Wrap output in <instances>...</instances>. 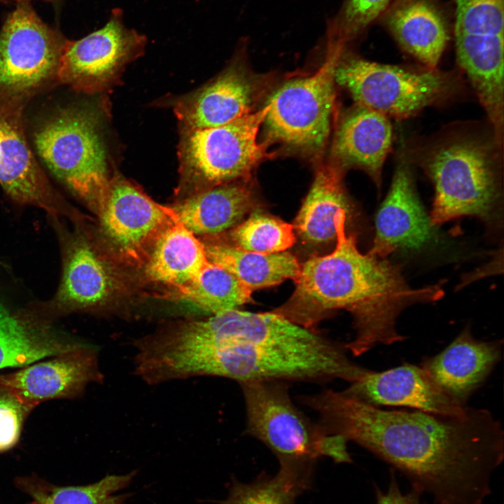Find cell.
Masks as SVG:
<instances>
[{"label":"cell","mask_w":504,"mask_h":504,"mask_svg":"<svg viewBox=\"0 0 504 504\" xmlns=\"http://www.w3.org/2000/svg\"><path fill=\"white\" fill-rule=\"evenodd\" d=\"M144 263L149 280L173 290L191 284L211 264L204 244L178 222L160 234Z\"/></svg>","instance_id":"25"},{"label":"cell","mask_w":504,"mask_h":504,"mask_svg":"<svg viewBox=\"0 0 504 504\" xmlns=\"http://www.w3.org/2000/svg\"><path fill=\"white\" fill-rule=\"evenodd\" d=\"M101 118L91 109L67 110L41 126L34 139L47 169L97 215L111 178Z\"/></svg>","instance_id":"5"},{"label":"cell","mask_w":504,"mask_h":504,"mask_svg":"<svg viewBox=\"0 0 504 504\" xmlns=\"http://www.w3.org/2000/svg\"><path fill=\"white\" fill-rule=\"evenodd\" d=\"M501 346L500 342L475 339L468 326L443 351L420 366L442 393L465 406L500 360Z\"/></svg>","instance_id":"20"},{"label":"cell","mask_w":504,"mask_h":504,"mask_svg":"<svg viewBox=\"0 0 504 504\" xmlns=\"http://www.w3.org/2000/svg\"><path fill=\"white\" fill-rule=\"evenodd\" d=\"M301 402L329 433L366 449L403 474L435 504H482L504 457L500 422L484 409L463 417L383 410L345 390L326 389Z\"/></svg>","instance_id":"1"},{"label":"cell","mask_w":504,"mask_h":504,"mask_svg":"<svg viewBox=\"0 0 504 504\" xmlns=\"http://www.w3.org/2000/svg\"><path fill=\"white\" fill-rule=\"evenodd\" d=\"M204 346L181 363L187 379L224 377L239 384L283 381L325 383L359 379L365 368L352 361L344 344H323L312 330L274 312H225L221 339Z\"/></svg>","instance_id":"3"},{"label":"cell","mask_w":504,"mask_h":504,"mask_svg":"<svg viewBox=\"0 0 504 504\" xmlns=\"http://www.w3.org/2000/svg\"><path fill=\"white\" fill-rule=\"evenodd\" d=\"M14 1H16V0H0V4H8Z\"/></svg>","instance_id":"36"},{"label":"cell","mask_w":504,"mask_h":504,"mask_svg":"<svg viewBox=\"0 0 504 504\" xmlns=\"http://www.w3.org/2000/svg\"><path fill=\"white\" fill-rule=\"evenodd\" d=\"M260 92L259 80L236 62L210 83L180 97L174 111L181 129L217 127L252 113Z\"/></svg>","instance_id":"17"},{"label":"cell","mask_w":504,"mask_h":504,"mask_svg":"<svg viewBox=\"0 0 504 504\" xmlns=\"http://www.w3.org/2000/svg\"><path fill=\"white\" fill-rule=\"evenodd\" d=\"M246 411V431L276 456L280 468L311 474L321 457L327 434L293 402L287 382L262 381L239 384Z\"/></svg>","instance_id":"9"},{"label":"cell","mask_w":504,"mask_h":504,"mask_svg":"<svg viewBox=\"0 0 504 504\" xmlns=\"http://www.w3.org/2000/svg\"><path fill=\"white\" fill-rule=\"evenodd\" d=\"M269 107L228 123L181 129L180 188L190 195L247 176L270 155L258 135Z\"/></svg>","instance_id":"7"},{"label":"cell","mask_w":504,"mask_h":504,"mask_svg":"<svg viewBox=\"0 0 504 504\" xmlns=\"http://www.w3.org/2000/svg\"><path fill=\"white\" fill-rule=\"evenodd\" d=\"M204 246L211 263L230 272L252 291L278 285L288 279L295 281L300 272L298 259L286 251L260 253L226 243Z\"/></svg>","instance_id":"27"},{"label":"cell","mask_w":504,"mask_h":504,"mask_svg":"<svg viewBox=\"0 0 504 504\" xmlns=\"http://www.w3.org/2000/svg\"><path fill=\"white\" fill-rule=\"evenodd\" d=\"M0 186L15 202L43 209L52 218L72 212L53 190L11 121L0 118Z\"/></svg>","instance_id":"22"},{"label":"cell","mask_w":504,"mask_h":504,"mask_svg":"<svg viewBox=\"0 0 504 504\" xmlns=\"http://www.w3.org/2000/svg\"><path fill=\"white\" fill-rule=\"evenodd\" d=\"M424 146L416 162L434 186L433 225L462 216L488 224L500 219L503 143L493 132L449 130Z\"/></svg>","instance_id":"4"},{"label":"cell","mask_w":504,"mask_h":504,"mask_svg":"<svg viewBox=\"0 0 504 504\" xmlns=\"http://www.w3.org/2000/svg\"><path fill=\"white\" fill-rule=\"evenodd\" d=\"M350 207L342 169L337 165L321 166L296 216L293 229L307 245L328 243L337 237V214L344 211L348 214Z\"/></svg>","instance_id":"26"},{"label":"cell","mask_w":504,"mask_h":504,"mask_svg":"<svg viewBox=\"0 0 504 504\" xmlns=\"http://www.w3.org/2000/svg\"><path fill=\"white\" fill-rule=\"evenodd\" d=\"M0 30V89L14 94L57 74L66 38L45 23L30 0H17Z\"/></svg>","instance_id":"12"},{"label":"cell","mask_w":504,"mask_h":504,"mask_svg":"<svg viewBox=\"0 0 504 504\" xmlns=\"http://www.w3.org/2000/svg\"><path fill=\"white\" fill-rule=\"evenodd\" d=\"M344 45L328 38L326 58L318 70L287 81L270 97L263 123L272 140L311 154L324 148L335 103V69Z\"/></svg>","instance_id":"8"},{"label":"cell","mask_w":504,"mask_h":504,"mask_svg":"<svg viewBox=\"0 0 504 504\" xmlns=\"http://www.w3.org/2000/svg\"><path fill=\"white\" fill-rule=\"evenodd\" d=\"M136 471L111 475L84 486H59L36 476L18 478V486L31 500V504H125L130 493L122 492L136 476Z\"/></svg>","instance_id":"28"},{"label":"cell","mask_w":504,"mask_h":504,"mask_svg":"<svg viewBox=\"0 0 504 504\" xmlns=\"http://www.w3.org/2000/svg\"><path fill=\"white\" fill-rule=\"evenodd\" d=\"M376 22L428 69L437 68L453 33V19L443 0H392Z\"/></svg>","instance_id":"18"},{"label":"cell","mask_w":504,"mask_h":504,"mask_svg":"<svg viewBox=\"0 0 504 504\" xmlns=\"http://www.w3.org/2000/svg\"><path fill=\"white\" fill-rule=\"evenodd\" d=\"M345 391L374 406L407 407L446 416L463 417L470 410L442 393L421 366L411 364L382 372L370 370Z\"/></svg>","instance_id":"19"},{"label":"cell","mask_w":504,"mask_h":504,"mask_svg":"<svg viewBox=\"0 0 504 504\" xmlns=\"http://www.w3.org/2000/svg\"><path fill=\"white\" fill-rule=\"evenodd\" d=\"M103 379L98 348L88 342L48 360L0 374L1 386L35 407L49 400L78 398L89 384Z\"/></svg>","instance_id":"15"},{"label":"cell","mask_w":504,"mask_h":504,"mask_svg":"<svg viewBox=\"0 0 504 504\" xmlns=\"http://www.w3.org/2000/svg\"><path fill=\"white\" fill-rule=\"evenodd\" d=\"M62 248L60 281L53 298L37 307L48 318L97 309L106 304L115 286L105 260L83 235L59 227Z\"/></svg>","instance_id":"14"},{"label":"cell","mask_w":504,"mask_h":504,"mask_svg":"<svg viewBox=\"0 0 504 504\" xmlns=\"http://www.w3.org/2000/svg\"><path fill=\"white\" fill-rule=\"evenodd\" d=\"M253 291L227 270L211 264L191 284L167 298L188 302L211 315L251 302Z\"/></svg>","instance_id":"29"},{"label":"cell","mask_w":504,"mask_h":504,"mask_svg":"<svg viewBox=\"0 0 504 504\" xmlns=\"http://www.w3.org/2000/svg\"><path fill=\"white\" fill-rule=\"evenodd\" d=\"M456 57L491 120L503 116L504 0H454Z\"/></svg>","instance_id":"10"},{"label":"cell","mask_w":504,"mask_h":504,"mask_svg":"<svg viewBox=\"0 0 504 504\" xmlns=\"http://www.w3.org/2000/svg\"><path fill=\"white\" fill-rule=\"evenodd\" d=\"M344 45L335 69V81L357 105L387 117L405 118L444 101L458 90L454 73L436 69L417 70L365 59Z\"/></svg>","instance_id":"6"},{"label":"cell","mask_w":504,"mask_h":504,"mask_svg":"<svg viewBox=\"0 0 504 504\" xmlns=\"http://www.w3.org/2000/svg\"><path fill=\"white\" fill-rule=\"evenodd\" d=\"M85 342L56 329L37 307L15 309L0 299V370L22 368Z\"/></svg>","instance_id":"21"},{"label":"cell","mask_w":504,"mask_h":504,"mask_svg":"<svg viewBox=\"0 0 504 504\" xmlns=\"http://www.w3.org/2000/svg\"><path fill=\"white\" fill-rule=\"evenodd\" d=\"M436 230L416 192L409 162L402 158L377 212L369 253L386 258L397 251L420 249L436 239Z\"/></svg>","instance_id":"16"},{"label":"cell","mask_w":504,"mask_h":504,"mask_svg":"<svg viewBox=\"0 0 504 504\" xmlns=\"http://www.w3.org/2000/svg\"><path fill=\"white\" fill-rule=\"evenodd\" d=\"M309 477L280 468L273 477L247 484L234 482L223 504H294Z\"/></svg>","instance_id":"31"},{"label":"cell","mask_w":504,"mask_h":504,"mask_svg":"<svg viewBox=\"0 0 504 504\" xmlns=\"http://www.w3.org/2000/svg\"><path fill=\"white\" fill-rule=\"evenodd\" d=\"M146 43L145 35L125 26L123 11L114 8L100 29L76 41L66 40L56 77L79 92L106 91L144 53Z\"/></svg>","instance_id":"11"},{"label":"cell","mask_w":504,"mask_h":504,"mask_svg":"<svg viewBox=\"0 0 504 504\" xmlns=\"http://www.w3.org/2000/svg\"><path fill=\"white\" fill-rule=\"evenodd\" d=\"M346 213L335 218L337 245L330 254L313 256L300 268L290 299L273 312L304 328L316 325L330 312L346 309L354 318L355 336L345 344L355 356L379 344L390 345L405 337L396 328L406 308L442 298V282L414 288L401 267L369 252L363 254L354 234L347 236Z\"/></svg>","instance_id":"2"},{"label":"cell","mask_w":504,"mask_h":504,"mask_svg":"<svg viewBox=\"0 0 504 504\" xmlns=\"http://www.w3.org/2000/svg\"><path fill=\"white\" fill-rule=\"evenodd\" d=\"M253 205L250 189L234 181L191 195L170 208L175 220L193 234L213 235L240 223Z\"/></svg>","instance_id":"24"},{"label":"cell","mask_w":504,"mask_h":504,"mask_svg":"<svg viewBox=\"0 0 504 504\" xmlns=\"http://www.w3.org/2000/svg\"><path fill=\"white\" fill-rule=\"evenodd\" d=\"M392 0H344L328 23V38L343 43L358 39L377 22Z\"/></svg>","instance_id":"32"},{"label":"cell","mask_w":504,"mask_h":504,"mask_svg":"<svg viewBox=\"0 0 504 504\" xmlns=\"http://www.w3.org/2000/svg\"><path fill=\"white\" fill-rule=\"evenodd\" d=\"M50 2L52 3L55 6L58 7L61 3L62 0H48Z\"/></svg>","instance_id":"35"},{"label":"cell","mask_w":504,"mask_h":504,"mask_svg":"<svg viewBox=\"0 0 504 504\" xmlns=\"http://www.w3.org/2000/svg\"><path fill=\"white\" fill-rule=\"evenodd\" d=\"M392 141L393 130L388 117L356 104L341 120L332 153L341 169H362L379 190L383 166Z\"/></svg>","instance_id":"23"},{"label":"cell","mask_w":504,"mask_h":504,"mask_svg":"<svg viewBox=\"0 0 504 504\" xmlns=\"http://www.w3.org/2000/svg\"><path fill=\"white\" fill-rule=\"evenodd\" d=\"M101 231L123 260L144 263L160 234L176 222L170 207L155 202L120 174L111 176L104 204L97 215Z\"/></svg>","instance_id":"13"},{"label":"cell","mask_w":504,"mask_h":504,"mask_svg":"<svg viewBox=\"0 0 504 504\" xmlns=\"http://www.w3.org/2000/svg\"><path fill=\"white\" fill-rule=\"evenodd\" d=\"M35 407L0 385V454L16 446L24 424Z\"/></svg>","instance_id":"33"},{"label":"cell","mask_w":504,"mask_h":504,"mask_svg":"<svg viewBox=\"0 0 504 504\" xmlns=\"http://www.w3.org/2000/svg\"><path fill=\"white\" fill-rule=\"evenodd\" d=\"M230 238L234 246L260 253L286 251L295 242L292 225L259 209L231 228Z\"/></svg>","instance_id":"30"},{"label":"cell","mask_w":504,"mask_h":504,"mask_svg":"<svg viewBox=\"0 0 504 504\" xmlns=\"http://www.w3.org/2000/svg\"><path fill=\"white\" fill-rule=\"evenodd\" d=\"M376 489V504H424L421 502L420 495L412 489L407 493H402L398 483L391 472V481L386 492H383L378 487Z\"/></svg>","instance_id":"34"}]
</instances>
